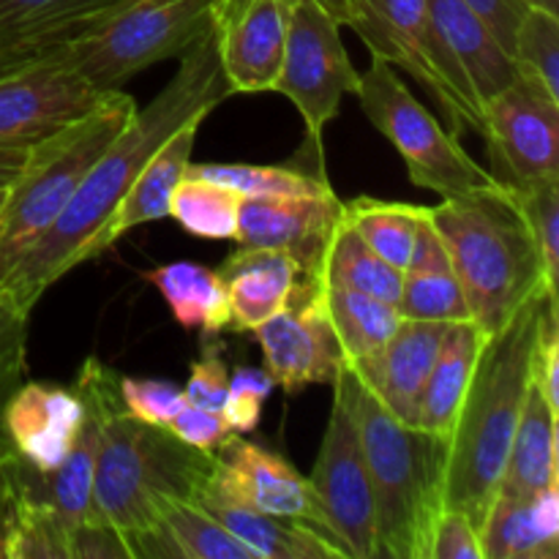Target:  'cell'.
Wrapping results in <instances>:
<instances>
[{"mask_svg": "<svg viewBox=\"0 0 559 559\" xmlns=\"http://www.w3.org/2000/svg\"><path fill=\"white\" fill-rule=\"evenodd\" d=\"M178 60L173 80L145 109L136 107L126 129L87 169L58 222L0 284V300L14 311L31 317L33 306L58 278H63L80 262L102 257L98 254L102 229L118 211L120 200L142 173L147 158L180 126L205 120L224 98L233 96L218 63L216 31H207L205 36L197 38Z\"/></svg>", "mask_w": 559, "mask_h": 559, "instance_id": "6da1fadb", "label": "cell"}, {"mask_svg": "<svg viewBox=\"0 0 559 559\" xmlns=\"http://www.w3.org/2000/svg\"><path fill=\"white\" fill-rule=\"evenodd\" d=\"M551 304H557V293L544 289L500 331L486 336L456 424L448 435L445 508L464 513L478 530L497 497Z\"/></svg>", "mask_w": 559, "mask_h": 559, "instance_id": "7a4b0ae2", "label": "cell"}, {"mask_svg": "<svg viewBox=\"0 0 559 559\" xmlns=\"http://www.w3.org/2000/svg\"><path fill=\"white\" fill-rule=\"evenodd\" d=\"M347 402L374 495L377 559H426L445 508L448 437L393 418L344 360L331 382Z\"/></svg>", "mask_w": 559, "mask_h": 559, "instance_id": "3957f363", "label": "cell"}, {"mask_svg": "<svg viewBox=\"0 0 559 559\" xmlns=\"http://www.w3.org/2000/svg\"><path fill=\"white\" fill-rule=\"evenodd\" d=\"M429 216L445 240L473 322L486 336L500 331L533 295L557 293L516 200L500 183L442 200L429 207Z\"/></svg>", "mask_w": 559, "mask_h": 559, "instance_id": "277c9868", "label": "cell"}, {"mask_svg": "<svg viewBox=\"0 0 559 559\" xmlns=\"http://www.w3.org/2000/svg\"><path fill=\"white\" fill-rule=\"evenodd\" d=\"M216 469V456L186 445L164 426L109 407L102 418L91 516L126 535L156 522L164 506L197 500Z\"/></svg>", "mask_w": 559, "mask_h": 559, "instance_id": "5b68a950", "label": "cell"}, {"mask_svg": "<svg viewBox=\"0 0 559 559\" xmlns=\"http://www.w3.org/2000/svg\"><path fill=\"white\" fill-rule=\"evenodd\" d=\"M136 112L134 96L104 91L96 107L27 151L0 197V284L69 207L87 169Z\"/></svg>", "mask_w": 559, "mask_h": 559, "instance_id": "8992f818", "label": "cell"}, {"mask_svg": "<svg viewBox=\"0 0 559 559\" xmlns=\"http://www.w3.org/2000/svg\"><path fill=\"white\" fill-rule=\"evenodd\" d=\"M207 31L213 0H129L55 52L104 93L123 87L147 66L180 58Z\"/></svg>", "mask_w": 559, "mask_h": 559, "instance_id": "52a82bcc", "label": "cell"}, {"mask_svg": "<svg viewBox=\"0 0 559 559\" xmlns=\"http://www.w3.org/2000/svg\"><path fill=\"white\" fill-rule=\"evenodd\" d=\"M360 112L391 142L407 164L409 180L442 200L491 189L497 180L462 147L459 134L440 123L424 102L404 85L388 60L371 55V63L358 76Z\"/></svg>", "mask_w": 559, "mask_h": 559, "instance_id": "ba28073f", "label": "cell"}, {"mask_svg": "<svg viewBox=\"0 0 559 559\" xmlns=\"http://www.w3.org/2000/svg\"><path fill=\"white\" fill-rule=\"evenodd\" d=\"M347 27H353L371 55L413 76L451 123L453 134L484 129V112L467 82L442 49L426 0H358Z\"/></svg>", "mask_w": 559, "mask_h": 559, "instance_id": "9c48e42d", "label": "cell"}, {"mask_svg": "<svg viewBox=\"0 0 559 559\" xmlns=\"http://www.w3.org/2000/svg\"><path fill=\"white\" fill-rule=\"evenodd\" d=\"M360 71L349 60L342 41V25L317 0H295L289 5L284 63L273 91L295 104L306 123L309 140H322V131L342 109V98L358 87Z\"/></svg>", "mask_w": 559, "mask_h": 559, "instance_id": "30bf717a", "label": "cell"}, {"mask_svg": "<svg viewBox=\"0 0 559 559\" xmlns=\"http://www.w3.org/2000/svg\"><path fill=\"white\" fill-rule=\"evenodd\" d=\"M489 173L506 191L559 180V98L516 74L484 107Z\"/></svg>", "mask_w": 559, "mask_h": 559, "instance_id": "8fae6325", "label": "cell"}, {"mask_svg": "<svg viewBox=\"0 0 559 559\" xmlns=\"http://www.w3.org/2000/svg\"><path fill=\"white\" fill-rule=\"evenodd\" d=\"M104 93L52 49L0 76V151L33 145L91 112Z\"/></svg>", "mask_w": 559, "mask_h": 559, "instance_id": "7c38bea8", "label": "cell"}, {"mask_svg": "<svg viewBox=\"0 0 559 559\" xmlns=\"http://www.w3.org/2000/svg\"><path fill=\"white\" fill-rule=\"evenodd\" d=\"M317 502L336 530L349 559H377L374 495L353 413L333 388V407L309 475Z\"/></svg>", "mask_w": 559, "mask_h": 559, "instance_id": "4fadbf2b", "label": "cell"}, {"mask_svg": "<svg viewBox=\"0 0 559 559\" xmlns=\"http://www.w3.org/2000/svg\"><path fill=\"white\" fill-rule=\"evenodd\" d=\"M254 336L265 358L262 369L287 393L333 382L344 364L317 278L300 276L287 306L257 328Z\"/></svg>", "mask_w": 559, "mask_h": 559, "instance_id": "5bb4252c", "label": "cell"}, {"mask_svg": "<svg viewBox=\"0 0 559 559\" xmlns=\"http://www.w3.org/2000/svg\"><path fill=\"white\" fill-rule=\"evenodd\" d=\"M216 473L240 500L254 506L267 516L287 519L320 535L338 557L349 559L347 549L338 540L336 530L331 527L328 516L317 502L309 478L298 473L293 464L276 451H265L257 442L243 440L240 435L229 431L227 440L216 448Z\"/></svg>", "mask_w": 559, "mask_h": 559, "instance_id": "9a60e30c", "label": "cell"}, {"mask_svg": "<svg viewBox=\"0 0 559 559\" xmlns=\"http://www.w3.org/2000/svg\"><path fill=\"white\" fill-rule=\"evenodd\" d=\"M344 218L336 191L325 197H243L235 243L284 251L309 278L320 276L322 257Z\"/></svg>", "mask_w": 559, "mask_h": 559, "instance_id": "2e32d148", "label": "cell"}, {"mask_svg": "<svg viewBox=\"0 0 559 559\" xmlns=\"http://www.w3.org/2000/svg\"><path fill=\"white\" fill-rule=\"evenodd\" d=\"M85 404L74 388L22 382L0 413L5 445L38 475H52L74 448Z\"/></svg>", "mask_w": 559, "mask_h": 559, "instance_id": "e0dca14e", "label": "cell"}, {"mask_svg": "<svg viewBox=\"0 0 559 559\" xmlns=\"http://www.w3.org/2000/svg\"><path fill=\"white\" fill-rule=\"evenodd\" d=\"M289 3L243 0L213 22L222 74L233 93L273 91L284 63Z\"/></svg>", "mask_w": 559, "mask_h": 559, "instance_id": "ac0fdd59", "label": "cell"}, {"mask_svg": "<svg viewBox=\"0 0 559 559\" xmlns=\"http://www.w3.org/2000/svg\"><path fill=\"white\" fill-rule=\"evenodd\" d=\"M448 322L404 320L385 347L364 364L353 366L364 385L382 402V407L402 424L415 426L420 393L435 366L437 349Z\"/></svg>", "mask_w": 559, "mask_h": 559, "instance_id": "d6986e66", "label": "cell"}, {"mask_svg": "<svg viewBox=\"0 0 559 559\" xmlns=\"http://www.w3.org/2000/svg\"><path fill=\"white\" fill-rule=\"evenodd\" d=\"M426 9L442 49L484 112L486 102H491L516 76L511 55L464 0H426Z\"/></svg>", "mask_w": 559, "mask_h": 559, "instance_id": "ffe728a7", "label": "cell"}, {"mask_svg": "<svg viewBox=\"0 0 559 559\" xmlns=\"http://www.w3.org/2000/svg\"><path fill=\"white\" fill-rule=\"evenodd\" d=\"M197 506L205 508L216 522H222L254 559H342L336 549L320 535L287 519L267 516L246 500H240L213 469L205 489L197 495Z\"/></svg>", "mask_w": 559, "mask_h": 559, "instance_id": "44dd1931", "label": "cell"}, {"mask_svg": "<svg viewBox=\"0 0 559 559\" xmlns=\"http://www.w3.org/2000/svg\"><path fill=\"white\" fill-rule=\"evenodd\" d=\"M216 271L227 284L229 317H233L229 328L251 333L287 306L295 284L304 276L300 265L289 254L254 249V246H238Z\"/></svg>", "mask_w": 559, "mask_h": 559, "instance_id": "7402d4cb", "label": "cell"}, {"mask_svg": "<svg viewBox=\"0 0 559 559\" xmlns=\"http://www.w3.org/2000/svg\"><path fill=\"white\" fill-rule=\"evenodd\" d=\"M129 0H0V55H38L82 36Z\"/></svg>", "mask_w": 559, "mask_h": 559, "instance_id": "603a6c76", "label": "cell"}, {"mask_svg": "<svg viewBox=\"0 0 559 559\" xmlns=\"http://www.w3.org/2000/svg\"><path fill=\"white\" fill-rule=\"evenodd\" d=\"M484 559H557L559 486L533 497H495L480 524Z\"/></svg>", "mask_w": 559, "mask_h": 559, "instance_id": "cb8c5ba5", "label": "cell"}, {"mask_svg": "<svg viewBox=\"0 0 559 559\" xmlns=\"http://www.w3.org/2000/svg\"><path fill=\"white\" fill-rule=\"evenodd\" d=\"M202 120H191V123L180 126L167 142L158 145V151L147 158L142 173L126 191L120 200L118 211L107 222L98 238V254L118 243L126 233L147 222H158V218L169 216V202H173L175 189L183 183L186 169L191 164V153H194L197 131H200Z\"/></svg>", "mask_w": 559, "mask_h": 559, "instance_id": "d4e9b609", "label": "cell"}, {"mask_svg": "<svg viewBox=\"0 0 559 559\" xmlns=\"http://www.w3.org/2000/svg\"><path fill=\"white\" fill-rule=\"evenodd\" d=\"M484 342L486 333L473 320L448 322L435 366H431L429 380L420 393L418 415H415L418 429L440 437L451 435Z\"/></svg>", "mask_w": 559, "mask_h": 559, "instance_id": "484cf974", "label": "cell"}, {"mask_svg": "<svg viewBox=\"0 0 559 559\" xmlns=\"http://www.w3.org/2000/svg\"><path fill=\"white\" fill-rule=\"evenodd\" d=\"M557 418L549 402L530 382L497 497H533L546 486H559Z\"/></svg>", "mask_w": 559, "mask_h": 559, "instance_id": "4316f807", "label": "cell"}, {"mask_svg": "<svg viewBox=\"0 0 559 559\" xmlns=\"http://www.w3.org/2000/svg\"><path fill=\"white\" fill-rule=\"evenodd\" d=\"M145 278L162 293L175 322L186 331H202V336L211 338L233 325L227 284L213 267L197 262H169L145 273Z\"/></svg>", "mask_w": 559, "mask_h": 559, "instance_id": "83f0119b", "label": "cell"}, {"mask_svg": "<svg viewBox=\"0 0 559 559\" xmlns=\"http://www.w3.org/2000/svg\"><path fill=\"white\" fill-rule=\"evenodd\" d=\"M322 300H325L328 320L349 366L364 364L371 355L380 353L402 322V314L393 304L371 298L358 289L338 287V284H322Z\"/></svg>", "mask_w": 559, "mask_h": 559, "instance_id": "f1b7e54d", "label": "cell"}, {"mask_svg": "<svg viewBox=\"0 0 559 559\" xmlns=\"http://www.w3.org/2000/svg\"><path fill=\"white\" fill-rule=\"evenodd\" d=\"M317 282L358 289V293H366L393 306L399 304V295H402V271H396L382 257H377L366 246V240L349 227L347 218H342L331 243H328Z\"/></svg>", "mask_w": 559, "mask_h": 559, "instance_id": "f546056e", "label": "cell"}, {"mask_svg": "<svg viewBox=\"0 0 559 559\" xmlns=\"http://www.w3.org/2000/svg\"><path fill=\"white\" fill-rule=\"evenodd\" d=\"M426 207L409 205V202L374 200V197H358L344 202V218L349 227L366 240L377 257L404 273L409 254H413L415 229Z\"/></svg>", "mask_w": 559, "mask_h": 559, "instance_id": "4dcf8cb0", "label": "cell"}, {"mask_svg": "<svg viewBox=\"0 0 559 559\" xmlns=\"http://www.w3.org/2000/svg\"><path fill=\"white\" fill-rule=\"evenodd\" d=\"M186 178L213 180L240 197H325L333 194L325 173L304 167H267V164H189Z\"/></svg>", "mask_w": 559, "mask_h": 559, "instance_id": "1f68e13d", "label": "cell"}, {"mask_svg": "<svg viewBox=\"0 0 559 559\" xmlns=\"http://www.w3.org/2000/svg\"><path fill=\"white\" fill-rule=\"evenodd\" d=\"M175 559H254L249 549L194 500L164 506L156 519Z\"/></svg>", "mask_w": 559, "mask_h": 559, "instance_id": "d6a6232c", "label": "cell"}, {"mask_svg": "<svg viewBox=\"0 0 559 559\" xmlns=\"http://www.w3.org/2000/svg\"><path fill=\"white\" fill-rule=\"evenodd\" d=\"M240 202L243 197L227 186L202 178H183L169 202V216L194 238L233 240L238 229Z\"/></svg>", "mask_w": 559, "mask_h": 559, "instance_id": "836d02e7", "label": "cell"}, {"mask_svg": "<svg viewBox=\"0 0 559 559\" xmlns=\"http://www.w3.org/2000/svg\"><path fill=\"white\" fill-rule=\"evenodd\" d=\"M404 320L464 322L473 320L467 298L451 262L429 267H407L402 273V295L396 304Z\"/></svg>", "mask_w": 559, "mask_h": 559, "instance_id": "e575fe53", "label": "cell"}, {"mask_svg": "<svg viewBox=\"0 0 559 559\" xmlns=\"http://www.w3.org/2000/svg\"><path fill=\"white\" fill-rule=\"evenodd\" d=\"M511 60L516 74L538 82L549 96L559 98V16L557 11L530 5L516 31Z\"/></svg>", "mask_w": 559, "mask_h": 559, "instance_id": "d590c367", "label": "cell"}, {"mask_svg": "<svg viewBox=\"0 0 559 559\" xmlns=\"http://www.w3.org/2000/svg\"><path fill=\"white\" fill-rule=\"evenodd\" d=\"M533 233L538 254L544 260L546 278L557 289L559 276V180L530 186V189L511 194Z\"/></svg>", "mask_w": 559, "mask_h": 559, "instance_id": "8d00e7d4", "label": "cell"}, {"mask_svg": "<svg viewBox=\"0 0 559 559\" xmlns=\"http://www.w3.org/2000/svg\"><path fill=\"white\" fill-rule=\"evenodd\" d=\"M276 382L265 369H254V366H235L229 371V391L224 399L222 418L235 435H246L260 426L262 404L271 396Z\"/></svg>", "mask_w": 559, "mask_h": 559, "instance_id": "74e56055", "label": "cell"}, {"mask_svg": "<svg viewBox=\"0 0 559 559\" xmlns=\"http://www.w3.org/2000/svg\"><path fill=\"white\" fill-rule=\"evenodd\" d=\"M120 402L134 418L153 426H167L186 407V393L169 380L153 377H118Z\"/></svg>", "mask_w": 559, "mask_h": 559, "instance_id": "f35d334b", "label": "cell"}, {"mask_svg": "<svg viewBox=\"0 0 559 559\" xmlns=\"http://www.w3.org/2000/svg\"><path fill=\"white\" fill-rule=\"evenodd\" d=\"M27 314L11 309L0 300V413L11 393L25 382Z\"/></svg>", "mask_w": 559, "mask_h": 559, "instance_id": "ab89813d", "label": "cell"}, {"mask_svg": "<svg viewBox=\"0 0 559 559\" xmlns=\"http://www.w3.org/2000/svg\"><path fill=\"white\" fill-rule=\"evenodd\" d=\"M227 391H229V369L227 364H224L216 344L207 342L205 349H202V358L191 364L189 382L183 385L186 402L194 404V407L211 409V413L222 415Z\"/></svg>", "mask_w": 559, "mask_h": 559, "instance_id": "60d3db41", "label": "cell"}, {"mask_svg": "<svg viewBox=\"0 0 559 559\" xmlns=\"http://www.w3.org/2000/svg\"><path fill=\"white\" fill-rule=\"evenodd\" d=\"M426 559H484L480 530L464 513L442 508L431 530Z\"/></svg>", "mask_w": 559, "mask_h": 559, "instance_id": "b9f144b4", "label": "cell"}, {"mask_svg": "<svg viewBox=\"0 0 559 559\" xmlns=\"http://www.w3.org/2000/svg\"><path fill=\"white\" fill-rule=\"evenodd\" d=\"M164 429H169L180 442H186V445L197 448L202 453H216V448L229 435V426L224 424L222 415L194 407V404H186Z\"/></svg>", "mask_w": 559, "mask_h": 559, "instance_id": "7bdbcfd3", "label": "cell"}, {"mask_svg": "<svg viewBox=\"0 0 559 559\" xmlns=\"http://www.w3.org/2000/svg\"><path fill=\"white\" fill-rule=\"evenodd\" d=\"M131 559L123 535L98 522H82L69 530V559Z\"/></svg>", "mask_w": 559, "mask_h": 559, "instance_id": "ee69618b", "label": "cell"}, {"mask_svg": "<svg viewBox=\"0 0 559 559\" xmlns=\"http://www.w3.org/2000/svg\"><path fill=\"white\" fill-rule=\"evenodd\" d=\"M464 3L486 22L500 47L511 55L519 25L530 11V0H464Z\"/></svg>", "mask_w": 559, "mask_h": 559, "instance_id": "f6af8a7d", "label": "cell"}, {"mask_svg": "<svg viewBox=\"0 0 559 559\" xmlns=\"http://www.w3.org/2000/svg\"><path fill=\"white\" fill-rule=\"evenodd\" d=\"M25 158L27 151H0V191H5V186L16 178Z\"/></svg>", "mask_w": 559, "mask_h": 559, "instance_id": "bcb514c9", "label": "cell"}, {"mask_svg": "<svg viewBox=\"0 0 559 559\" xmlns=\"http://www.w3.org/2000/svg\"><path fill=\"white\" fill-rule=\"evenodd\" d=\"M317 3H320L322 9H325L328 14L338 22V25H347L358 0H317Z\"/></svg>", "mask_w": 559, "mask_h": 559, "instance_id": "7dc6e473", "label": "cell"}, {"mask_svg": "<svg viewBox=\"0 0 559 559\" xmlns=\"http://www.w3.org/2000/svg\"><path fill=\"white\" fill-rule=\"evenodd\" d=\"M38 55H0V76L9 74V71H14V69H20V66H25L27 60L38 58Z\"/></svg>", "mask_w": 559, "mask_h": 559, "instance_id": "c3c4849f", "label": "cell"}, {"mask_svg": "<svg viewBox=\"0 0 559 559\" xmlns=\"http://www.w3.org/2000/svg\"><path fill=\"white\" fill-rule=\"evenodd\" d=\"M240 3H243V0H213V22L222 20L224 14H229V11H233L235 5H240ZM284 3L293 5L295 0H284Z\"/></svg>", "mask_w": 559, "mask_h": 559, "instance_id": "681fc988", "label": "cell"}, {"mask_svg": "<svg viewBox=\"0 0 559 559\" xmlns=\"http://www.w3.org/2000/svg\"><path fill=\"white\" fill-rule=\"evenodd\" d=\"M9 456H11V448L5 445L3 435H0V478H3V467H5V462H9Z\"/></svg>", "mask_w": 559, "mask_h": 559, "instance_id": "f907efd6", "label": "cell"}, {"mask_svg": "<svg viewBox=\"0 0 559 559\" xmlns=\"http://www.w3.org/2000/svg\"><path fill=\"white\" fill-rule=\"evenodd\" d=\"M530 5H538V9L557 11V0H530Z\"/></svg>", "mask_w": 559, "mask_h": 559, "instance_id": "816d5d0a", "label": "cell"}, {"mask_svg": "<svg viewBox=\"0 0 559 559\" xmlns=\"http://www.w3.org/2000/svg\"><path fill=\"white\" fill-rule=\"evenodd\" d=\"M0 197H3V191H0Z\"/></svg>", "mask_w": 559, "mask_h": 559, "instance_id": "f5cc1de1", "label": "cell"}]
</instances>
